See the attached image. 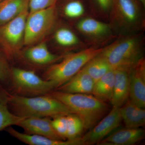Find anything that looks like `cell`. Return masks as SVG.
Instances as JSON below:
<instances>
[{
  "mask_svg": "<svg viewBox=\"0 0 145 145\" xmlns=\"http://www.w3.org/2000/svg\"><path fill=\"white\" fill-rule=\"evenodd\" d=\"M48 94L61 102L72 113L80 117L85 130L92 128L110 111V107L106 102L92 94L66 93L56 90Z\"/></svg>",
  "mask_w": 145,
  "mask_h": 145,
  "instance_id": "6da1fadb",
  "label": "cell"
},
{
  "mask_svg": "<svg viewBox=\"0 0 145 145\" xmlns=\"http://www.w3.org/2000/svg\"><path fill=\"white\" fill-rule=\"evenodd\" d=\"M8 105L12 113L23 118H53L72 113L61 102L48 94L27 97L9 93Z\"/></svg>",
  "mask_w": 145,
  "mask_h": 145,
  "instance_id": "7a4b0ae2",
  "label": "cell"
},
{
  "mask_svg": "<svg viewBox=\"0 0 145 145\" xmlns=\"http://www.w3.org/2000/svg\"><path fill=\"white\" fill-rule=\"evenodd\" d=\"M145 6L140 0H113L108 22L117 36L144 32Z\"/></svg>",
  "mask_w": 145,
  "mask_h": 145,
  "instance_id": "3957f363",
  "label": "cell"
},
{
  "mask_svg": "<svg viewBox=\"0 0 145 145\" xmlns=\"http://www.w3.org/2000/svg\"><path fill=\"white\" fill-rule=\"evenodd\" d=\"M144 32L118 36L104 47L101 54L113 68L134 66L144 57Z\"/></svg>",
  "mask_w": 145,
  "mask_h": 145,
  "instance_id": "277c9868",
  "label": "cell"
},
{
  "mask_svg": "<svg viewBox=\"0 0 145 145\" xmlns=\"http://www.w3.org/2000/svg\"><path fill=\"white\" fill-rule=\"evenodd\" d=\"M104 47L89 46L65 54L61 61L47 67L43 78L53 81L59 87L79 72L89 60L100 54Z\"/></svg>",
  "mask_w": 145,
  "mask_h": 145,
  "instance_id": "5b68a950",
  "label": "cell"
},
{
  "mask_svg": "<svg viewBox=\"0 0 145 145\" xmlns=\"http://www.w3.org/2000/svg\"><path fill=\"white\" fill-rule=\"evenodd\" d=\"M57 5L29 12L25 22L24 46H31L44 40L58 24Z\"/></svg>",
  "mask_w": 145,
  "mask_h": 145,
  "instance_id": "8992f818",
  "label": "cell"
},
{
  "mask_svg": "<svg viewBox=\"0 0 145 145\" xmlns=\"http://www.w3.org/2000/svg\"><path fill=\"white\" fill-rule=\"evenodd\" d=\"M8 82L13 93L27 97L46 95L57 88L56 83L40 78L34 71L18 67L10 69Z\"/></svg>",
  "mask_w": 145,
  "mask_h": 145,
  "instance_id": "52a82bcc",
  "label": "cell"
},
{
  "mask_svg": "<svg viewBox=\"0 0 145 145\" xmlns=\"http://www.w3.org/2000/svg\"><path fill=\"white\" fill-rule=\"evenodd\" d=\"M75 28L89 47H104L118 37L108 22L89 15L77 21Z\"/></svg>",
  "mask_w": 145,
  "mask_h": 145,
  "instance_id": "ba28073f",
  "label": "cell"
},
{
  "mask_svg": "<svg viewBox=\"0 0 145 145\" xmlns=\"http://www.w3.org/2000/svg\"><path fill=\"white\" fill-rule=\"evenodd\" d=\"M29 11L22 13L14 20L0 25V52L8 61L20 54L24 46L25 22Z\"/></svg>",
  "mask_w": 145,
  "mask_h": 145,
  "instance_id": "9c48e42d",
  "label": "cell"
},
{
  "mask_svg": "<svg viewBox=\"0 0 145 145\" xmlns=\"http://www.w3.org/2000/svg\"><path fill=\"white\" fill-rule=\"evenodd\" d=\"M122 121L120 108L112 107L97 124L82 136L84 145L98 144L117 128Z\"/></svg>",
  "mask_w": 145,
  "mask_h": 145,
  "instance_id": "30bf717a",
  "label": "cell"
},
{
  "mask_svg": "<svg viewBox=\"0 0 145 145\" xmlns=\"http://www.w3.org/2000/svg\"><path fill=\"white\" fill-rule=\"evenodd\" d=\"M55 131L65 140H72L82 137L85 129L82 119L74 113L63 114L52 119Z\"/></svg>",
  "mask_w": 145,
  "mask_h": 145,
  "instance_id": "8fae6325",
  "label": "cell"
},
{
  "mask_svg": "<svg viewBox=\"0 0 145 145\" xmlns=\"http://www.w3.org/2000/svg\"><path fill=\"white\" fill-rule=\"evenodd\" d=\"M134 66H122L114 68L115 80L110 102L112 107L121 108L129 99L131 74Z\"/></svg>",
  "mask_w": 145,
  "mask_h": 145,
  "instance_id": "7c38bea8",
  "label": "cell"
},
{
  "mask_svg": "<svg viewBox=\"0 0 145 145\" xmlns=\"http://www.w3.org/2000/svg\"><path fill=\"white\" fill-rule=\"evenodd\" d=\"M65 54L50 52L44 41L29 47L22 54L23 58L30 64L39 67L49 66L62 59Z\"/></svg>",
  "mask_w": 145,
  "mask_h": 145,
  "instance_id": "4fadbf2b",
  "label": "cell"
},
{
  "mask_svg": "<svg viewBox=\"0 0 145 145\" xmlns=\"http://www.w3.org/2000/svg\"><path fill=\"white\" fill-rule=\"evenodd\" d=\"M129 99L140 107H145V60L141 59L133 67L130 76Z\"/></svg>",
  "mask_w": 145,
  "mask_h": 145,
  "instance_id": "5bb4252c",
  "label": "cell"
},
{
  "mask_svg": "<svg viewBox=\"0 0 145 145\" xmlns=\"http://www.w3.org/2000/svg\"><path fill=\"white\" fill-rule=\"evenodd\" d=\"M25 133L44 136L57 140H65L55 131L50 117L25 118L18 123Z\"/></svg>",
  "mask_w": 145,
  "mask_h": 145,
  "instance_id": "9a60e30c",
  "label": "cell"
},
{
  "mask_svg": "<svg viewBox=\"0 0 145 145\" xmlns=\"http://www.w3.org/2000/svg\"><path fill=\"white\" fill-rule=\"evenodd\" d=\"M53 39L58 47L66 52L80 51L89 47L79 35L66 25H61L55 29Z\"/></svg>",
  "mask_w": 145,
  "mask_h": 145,
  "instance_id": "2e32d148",
  "label": "cell"
},
{
  "mask_svg": "<svg viewBox=\"0 0 145 145\" xmlns=\"http://www.w3.org/2000/svg\"><path fill=\"white\" fill-rule=\"evenodd\" d=\"M95 82L82 69L73 77L55 90L72 93L92 94Z\"/></svg>",
  "mask_w": 145,
  "mask_h": 145,
  "instance_id": "e0dca14e",
  "label": "cell"
},
{
  "mask_svg": "<svg viewBox=\"0 0 145 145\" xmlns=\"http://www.w3.org/2000/svg\"><path fill=\"white\" fill-rule=\"evenodd\" d=\"M5 130L17 140L29 145H84L82 137L72 140H57L40 135L22 133L11 126Z\"/></svg>",
  "mask_w": 145,
  "mask_h": 145,
  "instance_id": "ac0fdd59",
  "label": "cell"
},
{
  "mask_svg": "<svg viewBox=\"0 0 145 145\" xmlns=\"http://www.w3.org/2000/svg\"><path fill=\"white\" fill-rule=\"evenodd\" d=\"M144 137L145 131L143 129L125 127L107 136L98 145H135L142 141Z\"/></svg>",
  "mask_w": 145,
  "mask_h": 145,
  "instance_id": "d6986e66",
  "label": "cell"
},
{
  "mask_svg": "<svg viewBox=\"0 0 145 145\" xmlns=\"http://www.w3.org/2000/svg\"><path fill=\"white\" fill-rule=\"evenodd\" d=\"M120 110L125 127L137 128L144 125L145 108L138 106L128 99Z\"/></svg>",
  "mask_w": 145,
  "mask_h": 145,
  "instance_id": "ffe728a7",
  "label": "cell"
},
{
  "mask_svg": "<svg viewBox=\"0 0 145 145\" xmlns=\"http://www.w3.org/2000/svg\"><path fill=\"white\" fill-rule=\"evenodd\" d=\"M28 10L29 0H2L0 2V25Z\"/></svg>",
  "mask_w": 145,
  "mask_h": 145,
  "instance_id": "44dd1931",
  "label": "cell"
},
{
  "mask_svg": "<svg viewBox=\"0 0 145 145\" xmlns=\"http://www.w3.org/2000/svg\"><path fill=\"white\" fill-rule=\"evenodd\" d=\"M114 80L115 70L113 68L95 82L92 95L104 102H110L113 93Z\"/></svg>",
  "mask_w": 145,
  "mask_h": 145,
  "instance_id": "7402d4cb",
  "label": "cell"
},
{
  "mask_svg": "<svg viewBox=\"0 0 145 145\" xmlns=\"http://www.w3.org/2000/svg\"><path fill=\"white\" fill-rule=\"evenodd\" d=\"M9 92L0 85V131L12 125H17L23 117L12 113L8 105Z\"/></svg>",
  "mask_w": 145,
  "mask_h": 145,
  "instance_id": "603a6c76",
  "label": "cell"
},
{
  "mask_svg": "<svg viewBox=\"0 0 145 145\" xmlns=\"http://www.w3.org/2000/svg\"><path fill=\"white\" fill-rule=\"evenodd\" d=\"M82 69L85 71L95 82L113 68L100 53L89 60Z\"/></svg>",
  "mask_w": 145,
  "mask_h": 145,
  "instance_id": "cb8c5ba5",
  "label": "cell"
},
{
  "mask_svg": "<svg viewBox=\"0 0 145 145\" xmlns=\"http://www.w3.org/2000/svg\"><path fill=\"white\" fill-rule=\"evenodd\" d=\"M84 0H68L63 7L65 17L70 20H79L88 14Z\"/></svg>",
  "mask_w": 145,
  "mask_h": 145,
  "instance_id": "d4e9b609",
  "label": "cell"
},
{
  "mask_svg": "<svg viewBox=\"0 0 145 145\" xmlns=\"http://www.w3.org/2000/svg\"><path fill=\"white\" fill-rule=\"evenodd\" d=\"M113 1L87 0L89 11L91 16L101 20L108 22Z\"/></svg>",
  "mask_w": 145,
  "mask_h": 145,
  "instance_id": "484cf974",
  "label": "cell"
},
{
  "mask_svg": "<svg viewBox=\"0 0 145 145\" xmlns=\"http://www.w3.org/2000/svg\"><path fill=\"white\" fill-rule=\"evenodd\" d=\"M59 0H29V10L32 12L57 5Z\"/></svg>",
  "mask_w": 145,
  "mask_h": 145,
  "instance_id": "4316f807",
  "label": "cell"
},
{
  "mask_svg": "<svg viewBox=\"0 0 145 145\" xmlns=\"http://www.w3.org/2000/svg\"><path fill=\"white\" fill-rule=\"evenodd\" d=\"M8 61L5 56L0 52V82H9L11 68L9 67Z\"/></svg>",
  "mask_w": 145,
  "mask_h": 145,
  "instance_id": "83f0119b",
  "label": "cell"
},
{
  "mask_svg": "<svg viewBox=\"0 0 145 145\" xmlns=\"http://www.w3.org/2000/svg\"><path fill=\"white\" fill-rule=\"evenodd\" d=\"M140 1L145 6V0H140Z\"/></svg>",
  "mask_w": 145,
  "mask_h": 145,
  "instance_id": "f1b7e54d",
  "label": "cell"
},
{
  "mask_svg": "<svg viewBox=\"0 0 145 145\" xmlns=\"http://www.w3.org/2000/svg\"><path fill=\"white\" fill-rule=\"evenodd\" d=\"M2 1V0H0V2H1V1Z\"/></svg>",
  "mask_w": 145,
  "mask_h": 145,
  "instance_id": "f546056e",
  "label": "cell"
}]
</instances>
